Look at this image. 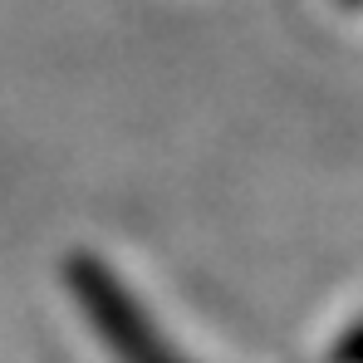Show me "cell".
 <instances>
[{
    "mask_svg": "<svg viewBox=\"0 0 363 363\" xmlns=\"http://www.w3.org/2000/svg\"><path fill=\"white\" fill-rule=\"evenodd\" d=\"M74 285H79L84 309L94 314L104 344H108L123 363H182L162 339H152V329H147V319L138 314L133 295H128L123 285H113L99 265H89V260L74 265Z\"/></svg>",
    "mask_w": 363,
    "mask_h": 363,
    "instance_id": "obj_1",
    "label": "cell"
}]
</instances>
